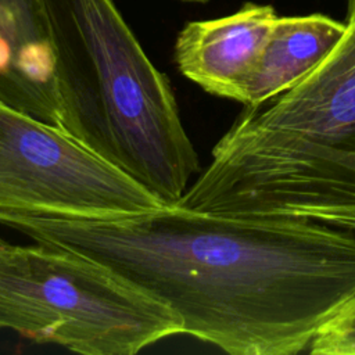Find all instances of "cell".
Returning a JSON list of instances; mask_svg holds the SVG:
<instances>
[{
  "label": "cell",
  "instance_id": "1",
  "mask_svg": "<svg viewBox=\"0 0 355 355\" xmlns=\"http://www.w3.org/2000/svg\"><path fill=\"white\" fill-rule=\"evenodd\" d=\"M25 234L97 259L232 355H295L355 297V233L165 205L115 218L33 214Z\"/></svg>",
  "mask_w": 355,
  "mask_h": 355
},
{
  "label": "cell",
  "instance_id": "6",
  "mask_svg": "<svg viewBox=\"0 0 355 355\" xmlns=\"http://www.w3.org/2000/svg\"><path fill=\"white\" fill-rule=\"evenodd\" d=\"M276 18L272 6L245 3L234 14L187 22L173 46L179 72L211 94L243 103Z\"/></svg>",
  "mask_w": 355,
  "mask_h": 355
},
{
  "label": "cell",
  "instance_id": "3",
  "mask_svg": "<svg viewBox=\"0 0 355 355\" xmlns=\"http://www.w3.org/2000/svg\"><path fill=\"white\" fill-rule=\"evenodd\" d=\"M68 130L175 205L200 169L168 78L114 0H42Z\"/></svg>",
  "mask_w": 355,
  "mask_h": 355
},
{
  "label": "cell",
  "instance_id": "9",
  "mask_svg": "<svg viewBox=\"0 0 355 355\" xmlns=\"http://www.w3.org/2000/svg\"><path fill=\"white\" fill-rule=\"evenodd\" d=\"M308 352L312 355H355V297L316 331Z\"/></svg>",
  "mask_w": 355,
  "mask_h": 355
},
{
  "label": "cell",
  "instance_id": "2",
  "mask_svg": "<svg viewBox=\"0 0 355 355\" xmlns=\"http://www.w3.org/2000/svg\"><path fill=\"white\" fill-rule=\"evenodd\" d=\"M175 205L355 233V0L330 54L287 92L244 105Z\"/></svg>",
  "mask_w": 355,
  "mask_h": 355
},
{
  "label": "cell",
  "instance_id": "8",
  "mask_svg": "<svg viewBox=\"0 0 355 355\" xmlns=\"http://www.w3.org/2000/svg\"><path fill=\"white\" fill-rule=\"evenodd\" d=\"M345 24L327 15L277 17L244 90V105L276 97L312 72L334 49Z\"/></svg>",
  "mask_w": 355,
  "mask_h": 355
},
{
  "label": "cell",
  "instance_id": "10",
  "mask_svg": "<svg viewBox=\"0 0 355 355\" xmlns=\"http://www.w3.org/2000/svg\"><path fill=\"white\" fill-rule=\"evenodd\" d=\"M183 1H189V3H207L209 0H183Z\"/></svg>",
  "mask_w": 355,
  "mask_h": 355
},
{
  "label": "cell",
  "instance_id": "4",
  "mask_svg": "<svg viewBox=\"0 0 355 355\" xmlns=\"http://www.w3.org/2000/svg\"><path fill=\"white\" fill-rule=\"evenodd\" d=\"M0 239V329L83 355H133L182 320L165 302L80 252Z\"/></svg>",
  "mask_w": 355,
  "mask_h": 355
},
{
  "label": "cell",
  "instance_id": "7",
  "mask_svg": "<svg viewBox=\"0 0 355 355\" xmlns=\"http://www.w3.org/2000/svg\"><path fill=\"white\" fill-rule=\"evenodd\" d=\"M0 103L68 130L42 0H0Z\"/></svg>",
  "mask_w": 355,
  "mask_h": 355
},
{
  "label": "cell",
  "instance_id": "5",
  "mask_svg": "<svg viewBox=\"0 0 355 355\" xmlns=\"http://www.w3.org/2000/svg\"><path fill=\"white\" fill-rule=\"evenodd\" d=\"M162 207L67 129L0 103V211L100 219Z\"/></svg>",
  "mask_w": 355,
  "mask_h": 355
}]
</instances>
